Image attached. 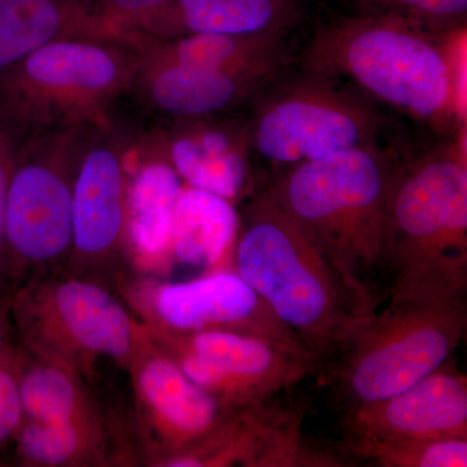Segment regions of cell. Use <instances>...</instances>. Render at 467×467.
<instances>
[{
    "label": "cell",
    "instance_id": "8",
    "mask_svg": "<svg viewBox=\"0 0 467 467\" xmlns=\"http://www.w3.org/2000/svg\"><path fill=\"white\" fill-rule=\"evenodd\" d=\"M466 326V296L391 300L342 350L335 380L349 407L407 391L451 358Z\"/></svg>",
    "mask_w": 467,
    "mask_h": 467
},
{
    "label": "cell",
    "instance_id": "21",
    "mask_svg": "<svg viewBox=\"0 0 467 467\" xmlns=\"http://www.w3.org/2000/svg\"><path fill=\"white\" fill-rule=\"evenodd\" d=\"M94 384L73 371L39 361L24 352L20 373L24 418L115 439L137 451L142 460L134 430L125 429L121 420H116L98 398Z\"/></svg>",
    "mask_w": 467,
    "mask_h": 467
},
{
    "label": "cell",
    "instance_id": "7",
    "mask_svg": "<svg viewBox=\"0 0 467 467\" xmlns=\"http://www.w3.org/2000/svg\"><path fill=\"white\" fill-rule=\"evenodd\" d=\"M94 125L55 131L15 152L5 223L9 294L30 279L66 270L77 171Z\"/></svg>",
    "mask_w": 467,
    "mask_h": 467
},
{
    "label": "cell",
    "instance_id": "18",
    "mask_svg": "<svg viewBox=\"0 0 467 467\" xmlns=\"http://www.w3.org/2000/svg\"><path fill=\"white\" fill-rule=\"evenodd\" d=\"M299 12L300 0H168L121 27L143 42L198 34L288 33Z\"/></svg>",
    "mask_w": 467,
    "mask_h": 467
},
{
    "label": "cell",
    "instance_id": "22",
    "mask_svg": "<svg viewBox=\"0 0 467 467\" xmlns=\"http://www.w3.org/2000/svg\"><path fill=\"white\" fill-rule=\"evenodd\" d=\"M285 34H198L146 41L142 50L150 60L229 75L275 77L290 64Z\"/></svg>",
    "mask_w": 467,
    "mask_h": 467
},
{
    "label": "cell",
    "instance_id": "28",
    "mask_svg": "<svg viewBox=\"0 0 467 467\" xmlns=\"http://www.w3.org/2000/svg\"><path fill=\"white\" fill-rule=\"evenodd\" d=\"M451 94L461 124H466V30L451 32L445 38Z\"/></svg>",
    "mask_w": 467,
    "mask_h": 467
},
{
    "label": "cell",
    "instance_id": "23",
    "mask_svg": "<svg viewBox=\"0 0 467 467\" xmlns=\"http://www.w3.org/2000/svg\"><path fill=\"white\" fill-rule=\"evenodd\" d=\"M239 229V212L214 193L183 184L171 225L174 263L212 270L232 263Z\"/></svg>",
    "mask_w": 467,
    "mask_h": 467
},
{
    "label": "cell",
    "instance_id": "14",
    "mask_svg": "<svg viewBox=\"0 0 467 467\" xmlns=\"http://www.w3.org/2000/svg\"><path fill=\"white\" fill-rule=\"evenodd\" d=\"M126 373L133 389V426L143 466L158 467L162 460L195 444L232 410L158 348L144 325Z\"/></svg>",
    "mask_w": 467,
    "mask_h": 467
},
{
    "label": "cell",
    "instance_id": "24",
    "mask_svg": "<svg viewBox=\"0 0 467 467\" xmlns=\"http://www.w3.org/2000/svg\"><path fill=\"white\" fill-rule=\"evenodd\" d=\"M8 450L21 467L142 466L140 454L115 439L27 418Z\"/></svg>",
    "mask_w": 467,
    "mask_h": 467
},
{
    "label": "cell",
    "instance_id": "25",
    "mask_svg": "<svg viewBox=\"0 0 467 467\" xmlns=\"http://www.w3.org/2000/svg\"><path fill=\"white\" fill-rule=\"evenodd\" d=\"M343 448L352 456L383 467H466L467 439L346 438Z\"/></svg>",
    "mask_w": 467,
    "mask_h": 467
},
{
    "label": "cell",
    "instance_id": "19",
    "mask_svg": "<svg viewBox=\"0 0 467 467\" xmlns=\"http://www.w3.org/2000/svg\"><path fill=\"white\" fill-rule=\"evenodd\" d=\"M75 39H140L95 0H0V70L34 51Z\"/></svg>",
    "mask_w": 467,
    "mask_h": 467
},
{
    "label": "cell",
    "instance_id": "30",
    "mask_svg": "<svg viewBox=\"0 0 467 467\" xmlns=\"http://www.w3.org/2000/svg\"><path fill=\"white\" fill-rule=\"evenodd\" d=\"M95 2L113 24L121 27L122 23L129 18L159 7L168 0H95Z\"/></svg>",
    "mask_w": 467,
    "mask_h": 467
},
{
    "label": "cell",
    "instance_id": "29",
    "mask_svg": "<svg viewBox=\"0 0 467 467\" xmlns=\"http://www.w3.org/2000/svg\"><path fill=\"white\" fill-rule=\"evenodd\" d=\"M15 153L7 138L0 131V294H9L5 273V223L9 177L14 168Z\"/></svg>",
    "mask_w": 467,
    "mask_h": 467
},
{
    "label": "cell",
    "instance_id": "4",
    "mask_svg": "<svg viewBox=\"0 0 467 467\" xmlns=\"http://www.w3.org/2000/svg\"><path fill=\"white\" fill-rule=\"evenodd\" d=\"M142 46L137 39L55 42L0 70V131L14 153L63 129L112 121Z\"/></svg>",
    "mask_w": 467,
    "mask_h": 467
},
{
    "label": "cell",
    "instance_id": "11",
    "mask_svg": "<svg viewBox=\"0 0 467 467\" xmlns=\"http://www.w3.org/2000/svg\"><path fill=\"white\" fill-rule=\"evenodd\" d=\"M143 324L180 333L245 335L315 361L318 356L285 325L266 301L230 267L186 282L135 276L119 291Z\"/></svg>",
    "mask_w": 467,
    "mask_h": 467
},
{
    "label": "cell",
    "instance_id": "31",
    "mask_svg": "<svg viewBox=\"0 0 467 467\" xmlns=\"http://www.w3.org/2000/svg\"><path fill=\"white\" fill-rule=\"evenodd\" d=\"M15 343L16 342L11 318V295L0 294V355Z\"/></svg>",
    "mask_w": 467,
    "mask_h": 467
},
{
    "label": "cell",
    "instance_id": "17",
    "mask_svg": "<svg viewBox=\"0 0 467 467\" xmlns=\"http://www.w3.org/2000/svg\"><path fill=\"white\" fill-rule=\"evenodd\" d=\"M346 438L467 439V378L448 359L407 391L350 405Z\"/></svg>",
    "mask_w": 467,
    "mask_h": 467
},
{
    "label": "cell",
    "instance_id": "3",
    "mask_svg": "<svg viewBox=\"0 0 467 467\" xmlns=\"http://www.w3.org/2000/svg\"><path fill=\"white\" fill-rule=\"evenodd\" d=\"M422 24L396 12L337 18L316 30L303 66L335 81L347 79L441 131L466 125L454 106L445 39L430 36Z\"/></svg>",
    "mask_w": 467,
    "mask_h": 467
},
{
    "label": "cell",
    "instance_id": "20",
    "mask_svg": "<svg viewBox=\"0 0 467 467\" xmlns=\"http://www.w3.org/2000/svg\"><path fill=\"white\" fill-rule=\"evenodd\" d=\"M182 187L165 162L129 155L126 236L135 276L158 278L173 266L171 225Z\"/></svg>",
    "mask_w": 467,
    "mask_h": 467
},
{
    "label": "cell",
    "instance_id": "15",
    "mask_svg": "<svg viewBox=\"0 0 467 467\" xmlns=\"http://www.w3.org/2000/svg\"><path fill=\"white\" fill-rule=\"evenodd\" d=\"M303 413L266 402L232 409L209 434L158 467H337L346 460L306 441Z\"/></svg>",
    "mask_w": 467,
    "mask_h": 467
},
{
    "label": "cell",
    "instance_id": "2",
    "mask_svg": "<svg viewBox=\"0 0 467 467\" xmlns=\"http://www.w3.org/2000/svg\"><path fill=\"white\" fill-rule=\"evenodd\" d=\"M465 133L396 168L384 250L393 301L466 296Z\"/></svg>",
    "mask_w": 467,
    "mask_h": 467
},
{
    "label": "cell",
    "instance_id": "12",
    "mask_svg": "<svg viewBox=\"0 0 467 467\" xmlns=\"http://www.w3.org/2000/svg\"><path fill=\"white\" fill-rule=\"evenodd\" d=\"M143 325L153 344L226 408L269 401L316 368L315 361L256 337L218 331L180 333Z\"/></svg>",
    "mask_w": 467,
    "mask_h": 467
},
{
    "label": "cell",
    "instance_id": "1",
    "mask_svg": "<svg viewBox=\"0 0 467 467\" xmlns=\"http://www.w3.org/2000/svg\"><path fill=\"white\" fill-rule=\"evenodd\" d=\"M242 202L233 269L316 355L346 348L376 316L374 292L310 241L269 187Z\"/></svg>",
    "mask_w": 467,
    "mask_h": 467
},
{
    "label": "cell",
    "instance_id": "27",
    "mask_svg": "<svg viewBox=\"0 0 467 467\" xmlns=\"http://www.w3.org/2000/svg\"><path fill=\"white\" fill-rule=\"evenodd\" d=\"M422 21H451L465 16L467 0H361Z\"/></svg>",
    "mask_w": 467,
    "mask_h": 467
},
{
    "label": "cell",
    "instance_id": "5",
    "mask_svg": "<svg viewBox=\"0 0 467 467\" xmlns=\"http://www.w3.org/2000/svg\"><path fill=\"white\" fill-rule=\"evenodd\" d=\"M396 168L378 144H370L285 169L269 190L310 241L373 291L368 278L384 267Z\"/></svg>",
    "mask_w": 467,
    "mask_h": 467
},
{
    "label": "cell",
    "instance_id": "9",
    "mask_svg": "<svg viewBox=\"0 0 467 467\" xmlns=\"http://www.w3.org/2000/svg\"><path fill=\"white\" fill-rule=\"evenodd\" d=\"M308 73L257 104L248 119L252 155L288 169L377 144L383 119L337 81Z\"/></svg>",
    "mask_w": 467,
    "mask_h": 467
},
{
    "label": "cell",
    "instance_id": "6",
    "mask_svg": "<svg viewBox=\"0 0 467 467\" xmlns=\"http://www.w3.org/2000/svg\"><path fill=\"white\" fill-rule=\"evenodd\" d=\"M9 295L15 342L30 358L92 383L101 362L128 370L143 324L115 291L64 270L30 279Z\"/></svg>",
    "mask_w": 467,
    "mask_h": 467
},
{
    "label": "cell",
    "instance_id": "26",
    "mask_svg": "<svg viewBox=\"0 0 467 467\" xmlns=\"http://www.w3.org/2000/svg\"><path fill=\"white\" fill-rule=\"evenodd\" d=\"M24 350L16 343L0 355V454L5 453L24 420L20 373Z\"/></svg>",
    "mask_w": 467,
    "mask_h": 467
},
{
    "label": "cell",
    "instance_id": "13",
    "mask_svg": "<svg viewBox=\"0 0 467 467\" xmlns=\"http://www.w3.org/2000/svg\"><path fill=\"white\" fill-rule=\"evenodd\" d=\"M121 130L134 158L165 162L186 186L234 205L256 192L248 119L221 115Z\"/></svg>",
    "mask_w": 467,
    "mask_h": 467
},
{
    "label": "cell",
    "instance_id": "16",
    "mask_svg": "<svg viewBox=\"0 0 467 467\" xmlns=\"http://www.w3.org/2000/svg\"><path fill=\"white\" fill-rule=\"evenodd\" d=\"M275 77L241 76L143 57L113 121L121 128L230 115Z\"/></svg>",
    "mask_w": 467,
    "mask_h": 467
},
{
    "label": "cell",
    "instance_id": "10",
    "mask_svg": "<svg viewBox=\"0 0 467 467\" xmlns=\"http://www.w3.org/2000/svg\"><path fill=\"white\" fill-rule=\"evenodd\" d=\"M130 143L115 122L92 126L73 192L66 272L119 294L135 278L126 236Z\"/></svg>",
    "mask_w": 467,
    "mask_h": 467
}]
</instances>
